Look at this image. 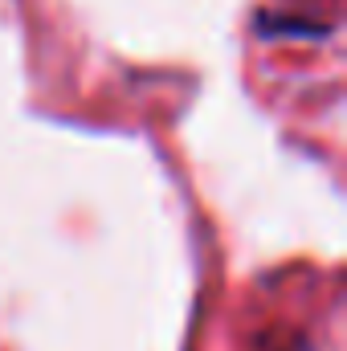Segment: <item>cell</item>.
Segmentation results:
<instances>
[{
  "mask_svg": "<svg viewBox=\"0 0 347 351\" xmlns=\"http://www.w3.org/2000/svg\"><path fill=\"white\" fill-rule=\"evenodd\" d=\"M258 33L274 37V33H298V37H327L331 25H319V21H294V16H270L261 12L258 16Z\"/></svg>",
  "mask_w": 347,
  "mask_h": 351,
  "instance_id": "1",
  "label": "cell"
}]
</instances>
